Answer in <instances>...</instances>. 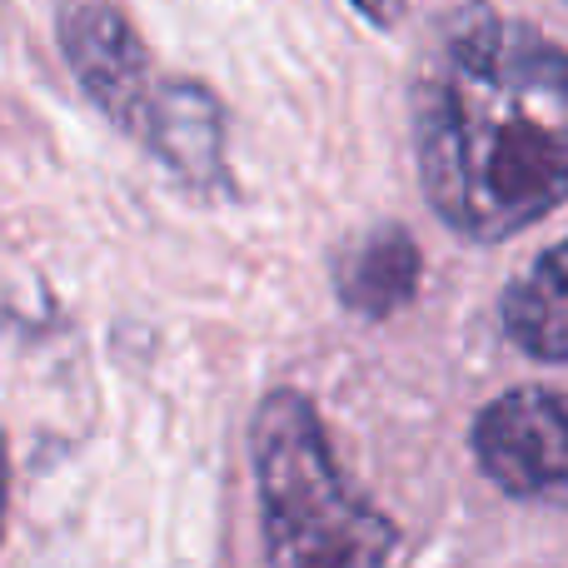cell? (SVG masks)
Here are the masks:
<instances>
[{"label": "cell", "mask_w": 568, "mask_h": 568, "mask_svg": "<svg viewBox=\"0 0 568 568\" xmlns=\"http://www.w3.org/2000/svg\"><path fill=\"white\" fill-rule=\"evenodd\" d=\"M55 30L70 75L95 100L100 115H110L135 140L145 135L165 80L155 75L145 40L125 20V10L115 0H60Z\"/></svg>", "instance_id": "cell-3"}, {"label": "cell", "mask_w": 568, "mask_h": 568, "mask_svg": "<svg viewBox=\"0 0 568 568\" xmlns=\"http://www.w3.org/2000/svg\"><path fill=\"white\" fill-rule=\"evenodd\" d=\"M429 210L464 240H504L568 200V50L524 20H459L414 100Z\"/></svg>", "instance_id": "cell-1"}, {"label": "cell", "mask_w": 568, "mask_h": 568, "mask_svg": "<svg viewBox=\"0 0 568 568\" xmlns=\"http://www.w3.org/2000/svg\"><path fill=\"white\" fill-rule=\"evenodd\" d=\"M504 334L534 359H568V235L504 290Z\"/></svg>", "instance_id": "cell-7"}, {"label": "cell", "mask_w": 568, "mask_h": 568, "mask_svg": "<svg viewBox=\"0 0 568 568\" xmlns=\"http://www.w3.org/2000/svg\"><path fill=\"white\" fill-rule=\"evenodd\" d=\"M419 270H424V260L409 230L374 225L359 240H349V250L334 260V290L364 320H389L399 304L414 300Z\"/></svg>", "instance_id": "cell-6"}, {"label": "cell", "mask_w": 568, "mask_h": 568, "mask_svg": "<svg viewBox=\"0 0 568 568\" xmlns=\"http://www.w3.org/2000/svg\"><path fill=\"white\" fill-rule=\"evenodd\" d=\"M354 10H359L364 20H369V26H379V30H389L394 20L404 16V0H349Z\"/></svg>", "instance_id": "cell-8"}, {"label": "cell", "mask_w": 568, "mask_h": 568, "mask_svg": "<svg viewBox=\"0 0 568 568\" xmlns=\"http://www.w3.org/2000/svg\"><path fill=\"white\" fill-rule=\"evenodd\" d=\"M474 459L514 499H568V394L509 389L474 424Z\"/></svg>", "instance_id": "cell-4"}, {"label": "cell", "mask_w": 568, "mask_h": 568, "mask_svg": "<svg viewBox=\"0 0 568 568\" xmlns=\"http://www.w3.org/2000/svg\"><path fill=\"white\" fill-rule=\"evenodd\" d=\"M250 459L270 568H389L399 529L349 489L304 394H265L250 419Z\"/></svg>", "instance_id": "cell-2"}, {"label": "cell", "mask_w": 568, "mask_h": 568, "mask_svg": "<svg viewBox=\"0 0 568 568\" xmlns=\"http://www.w3.org/2000/svg\"><path fill=\"white\" fill-rule=\"evenodd\" d=\"M140 145L190 190H225V110L200 80H165Z\"/></svg>", "instance_id": "cell-5"}]
</instances>
